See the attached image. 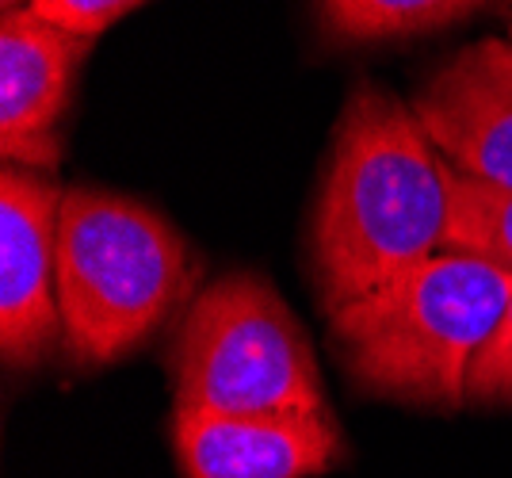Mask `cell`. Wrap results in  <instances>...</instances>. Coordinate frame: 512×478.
I'll use <instances>...</instances> for the list:
<instances>
[{
  "instance_id": "obj_10",
  "label": "cell",
  "mask_w": 512,
  "mask_h": 478,
  "mask_svg": "<svg viewBox=\"0 0 512 478\" xmlns=\"http://www.w3.org/2000/svg\"><path fill=\"white\" fill-rule=\"evenodd\" d=\"M451 218L444 249L467 253L512 276V188L478 184L448 169Z\"/></svg>"
},
{
  "instance_id": "obj_7",
  "label": "cell",
  "mask_w": 512,
  "mask_h": 478,
  "mask_svg": "<svg viewBox=\"0 0 512 478\" xmlns=\"http://www.w3.org/2000/svg\"><path fill=\"white\" fill-rule=\"evenodd\" d=\"M413 115L451 173L512 188V39H478L451 54L417 88Z\"/></svg>"
},
{
  "instance_id": "obj_11",
  "label": "cell",
  "mask_w": 512,
  "mask_h": 478,
  "mask_svg": "<svg viewBox=\"0 0 512 478\" xmlns=\"http://www.w3.org/2000/svg\"><path fill=\"white\" fill-rule=\"evenodd\" d=\"M467 398L486 406H512V295L493 337L470 368Z\"/></svg>"
},
{
  "instance_id": "obj_8",
  "label": "cell",
  "mask_w": 512,
  "mask_h": 478,
  "mask_svg": "<svg viewBox=\"0 0 512 478\" xmlns=\"http://www.w3.org/2000/svg\"><path fill=\"white\" fill-rule=\"evenodd\" d=\"M172 448L184 478H314L344 459L333 413H226L172 410Z\"/></svg>"
},
{
  "instance_id": "obj_5",
  "label": "cell",
  "mask_w": 512,
  "mask_h": 478,
  "mask_svg": "<svg viewBox=\"0 0 512 478\" xmlns=\"http://www.w3.org/2000/svg\"><path fill=\"white\" fill-rule=\"evenodd\" d=\"M62 196L54 173L23 165H4L0 173V352L8 368H39L65 345L58 306Z\"/></svg>"
},
{
  "instance_id": "obj_13",
  "label": "cell",
  "mask_w": 512,
  "mask_h": 478,
  "mask_svg": "<svg viewBox=\"0 0 512 478\" xmlns=\"http://www.w3.org/2000/svg\"><path fill=\"white\" fill-rule=\"evenodd\" d=\"M27 4H31V0H0V8H4V12H12V8H27Z\"/></svg>"
},
{
  "instance_id": "obj_12",
  "label": "cell",
  "mask_w": 512,
  "mask_h": 478,
  "mask_svg": "<svg viewBox=\"0 0 512 478\" xmlns=\"http://www.w3.org/2000/svg\"><path fill=\"white\" fill-rule=\"evenodd\" d=\"M138 4H146V0H31V8L39 16L62 23L77 35H88V39H96L100 31H107L115 20H123Z\"/></svg>"
},
{
  "instance_id": "obj_3",
  "label": "cell",
  "mask_w": 512,
  "mask_h": 478,
  "mask_svg": "<svg viewBox=\"0 0 512 478\" xmlns=\"http://www.w3.org/2000/svg\"><path fill=\"white\" fill-rule=\"evenodd\" d=\"M509 295L512 276L501 268L444 249L329 322L344 368L363 391L459 410L467 402L470 368L493 337Z\"/></svg>"
},
{
  "instance_id": "obj_9",
  "label": "cell",
  "mask_w": 512,
  "mask_h": 478,
  "mask_svg": "<svg viewBox=\"0 0 512 478\" xmlns=\"http://www.w3.org/2000/svg\"><path fill=\"white\" fill-rule=\"evenodd\" d=\"M490 0H318L329 35L348 43L428 35L478 12Z\"/></svg>"
},
{
  "instance_id": "obj_4",
  "label": "cell",
  "mask_w": 512,
  "mask_h": 478,
  "mask_svg": "<svg viewBox=\"0 0 512 478\" xmlns=\"http://www.w3.org/2000/svg\"><path fill=\"white\" fill-rule=\"evenodd\" d=\"M172 402L226 417L329 410L306 329L256 272L195 295L172 345Z\"/></svg>"
},
{
  "instance_id": "obj_2",
  "label": "cell",
  "mask_w": 512,
  "mask_h": 478,
  "mask_svg": "<svg viewBox=\"0 0 512 478\" xmlns=\"http://www.w3.org/2000/svg\"><path fill=\"white\" fill-rule=\"evenodd\" d=\"M199 276L192 245L146 203L73 184L58 215V306L65 348L100 368L153 337Z\"/></svg>"
},
{
  "instance_id": "obj_14",
  "label": "cell",
  "mask_w": 512,
  "mask_h": 478,
  "mask_svg": "<svg viewBox=\"0 0 512 478\" xmlns=\"http://www.w3.org/2000/svg\"><path fill=\"white\" fill-rule=\"evenodd\" d=\"M509 39H512V23H509Z\"/></svg>"
},
{
  "instance_id": "obj_6",
  "label": "cell",
  "mask_w": 512,
  "mask_h": 478,
  "mask_svg": "<svg viewBox=\"0 0 512 478\" xmlns=\"http://www.w3.org/2000/svg\"><path fill=\"white\" fill-rule=\"evenodd\" d=\"M92 39L39 16L31 4L0 20V153L4 165L54 173L62 123Z\"/></svg>"
},
{
  "instance_id": "obj_1",
  "label": "cell",
  "mask_w": 512,
  "mask_h": 478,
  "mask_svg": "<svg viewBox=\"0 0 512 478\" xmlns=\"http://www.w3.org/2000/svg\"><path fill=\"white\" fill-rule=\"evenodd\" d=\"M448 218V161L413 104L371 81L356 85L333 131L310 226L325 314L379 295L444 253Z\"/></svg>"
}]
</instances>
